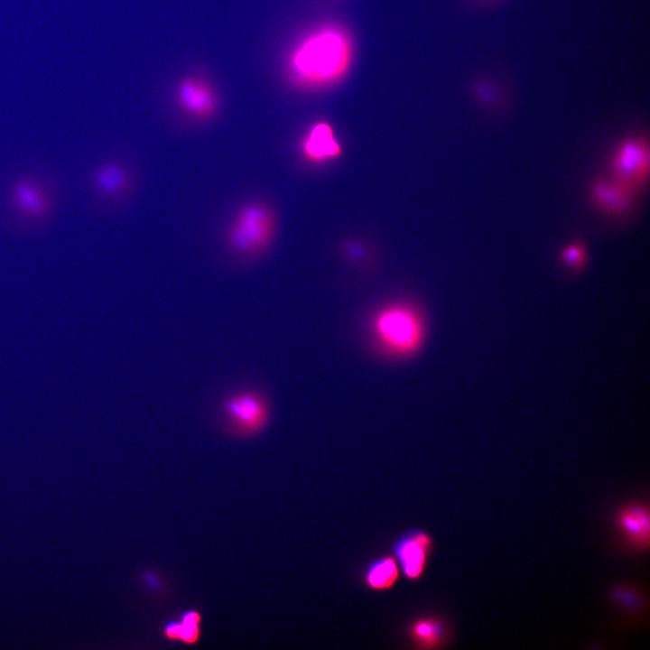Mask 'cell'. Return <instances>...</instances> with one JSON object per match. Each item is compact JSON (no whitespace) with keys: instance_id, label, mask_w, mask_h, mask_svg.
Segmentation results:
<instances>
[{"instance_id":"1","label":"cell","mask_w":650,"mask_h":650,"mask_svg":"<svg viewBox=\"0 0 650 650\" xmlns=\"http://www.w3.org/2000/svg\"><path fill=\"white\" fill-rule=\"evenodd\" d=\"M63 188L51 163L31 159L16 164L0 180V232L14 238L42 234L60 213Z\"/></svg>"},{"instance_id":"2","label":"cell","mask_w":650,"mask_h":650,"mask_svg":"<svg viewBox=\"0 0 650 650\" xmlns=\"http://www.w3.org/2000/svg\"><path fill=\"white\" fill-rule=\"evenodd\" d=\"M353 57V42L348 32L337 24H324L293 46L286 60V72L297 88H322L347 75Z\"/></svg>"},{"instance_id":"3","label":"cell","mask_w":650,"mask_h":650,"mask_svg":"<svg viewBox=\"0 0 650 650\" xmlns=\"http://www.w3.org/2000/svg\"><path fill=\"white\" fill-rule=\"evenodd\" d=\"M372 338L377 348L392 358H407L421 349L426 328L416 307L404 302L387 303L379 308L370 322Z\"/></svg>"},{"instance_id":"4","label":"cell","mask_w":650,"mask_h":650,"mask_svg":"<svg viewBox=\"0 0 650 650\" xmlns=\"http://www.w3.org/2000/svg\"><path fill=\"white\" fill-rule=\"evenodd\" d=\"M275 218L272 209L260 202L243 205L227 231V243L232 251L249 255L266 247L274 237Z\"/></svg>"},{"instance_id":"5","label":"cell","mask_w":650,"mask_h":650,"mask_svg":"<svg viewBox=\"0 0 650 650\" xmlns=\"http://www.w3.org/2000/svg\"><path fill=\"white\" fill-rule=\"evenodd\" d=\"M130 184L126 166L116 158H107L93 165L84 178L85 210L98 211L101 204L117 201Z\"/></svg>"},{"instance_id":"6","label":"cell","mask_w":650,"mask_h":650,"mask_svg":"<svg viewBox=\"0 0 650 650\" xmlns=\"http://www.w3.org/2000/svg\"><path fill=\"white\" fill-rule=\"evenodd\" d=\"M224 417L232 433L241 437L258 434L267 425L269 407L265 399L253 390H241L223 404Z\"/></svg>"},{"instance_id":"7","label":"cell","mask_w":650,"mask_h":650,"mask_svg":"<svg viewBox=\"0 0 650 650\" xmlns=\"http://www.w3.org/2000/svg\"><path fill=\"white\" fill-rule=\"evenodd\" d=\"M649 169L648 141L631 136L616 146L609 159L608 174L637 191L647 181Z\"/></svg>"},{"instance_id":"8","label":"cell","mask_w":650,"mask_h":650,"mask_svg":"<svg viewBox=\"0 0 650 650\" xmlns=\"http://www.w3.org/2000/svg\"><path fill=\"white\" fill-rule=\"evenodd\" d=\"M433 539L422 529H411L394 543L393 552L400 571L409 580H418L425 572Z\"/></svg>"},{"instance_id":"9","label":"cell","mask_w":650,"mask_h":650,"mask_svg":"<svg viewBox=\"0 0 650 650\" xmlns=\"http://www.w3.org/2000/svg\"><path fill=\"white\" fill-rule=\"evenodd\" d=\"M175 93L179 107L189 116L204 119L217 111L218 100L214 88L199 76L181 79Z\"/></svg>"},{"instance_id":"10","label":"cell","mask_w":650,"mask_h":650,"mask_svg":"<svg viewBox=\"0 0 650 650\" xmlns=\"http://www.w3.org/2000/svg\"><path fill=\"white\" fill-rule=\"evenodd\" d=\"M636 191L610 175L594 180L590 187L593 206L608 216H620L633 206Z\"/></svg>"},{"instance_id":"11","label":"cell","mask_w":650,"mask_h":650,"mask_svg":"<svg viewBox=\"0 0 650 650\" xmlns=\"http://www.w3.org/2000/svg\"><path fill=\"white\" fill-rule=\"evenodd\" d=\"M301 149L303 156L312 162H324L337 158L341 153V146L334 130L326 122H318L309 129Z\"/></svg>"},{"instance_id":"12","label":"cell","mask_w":650,"mask_h":650,"mask_svg":"<svg viewBox=\"0 0 650 650\" xmlns=\"http://www.w3.org/2000/svg\"><path fill=\"white\" fill-rule=\"evenodd\" d=\"M617 525L630 544L637 549H648L650 542V517L648 508L628 506L617 515Z\"/></svg>"},{"instance_id":"13","label":"cell","mask_w":650,"mask_h":650,"mask_svg":"<svg viewBox=\"0 0 650 650\" xmlns=\"http://www.w3.org/2000/svg\"><path fill=\"white\" fill-rule=\"evenodd\" d=\"M410 641L421 649L440 648L448 639L446 624L439 618L422 616L411 622L408 627Z\"/></svg>"},{"instance_id":"14","label":"cell","mask_w":650,"mask_h":650,"mask_svg":"<svg viewBox=\"0 0 650 650\" xmlns=\"http://www.w3.org/2000/svg\"><path fill=\"white\" fill-rule=\"evenodd\" d=\"M400 568L391 555H384L371 562L364 573V582L372 591H385L392 589L399 580Z\"/></svg>"},{"instance_id":"15","label":"cell","mask_w":650,"mask_h":650,"mask_svg":"<svg viewBox=\"0 0 650 650\" xmlns=\"http://www.w3.org/2000/svg\"><path fill=\"white\" fill-rule=\"evenodd\" d=\"M201 615L197 610L184 612L179 621H171L163 627V635L169 640L194 645L201 636Z\"/></svg>"},{"instance_id":"16","label":"cell","mask_w":650,"mask_h":650,"mask_svg":"<svg viewBox=\"0 0 650 650\" xmlns=\"http://www.w3.org/2000/svg\"><path fill=\"white\" fill-rule=\"evenodd\" d=\"M560 259L566 267L579 271L585 266L587 262L586 247L580 241L571 242L561 250Z\"/></svg>"}]
</instances>
